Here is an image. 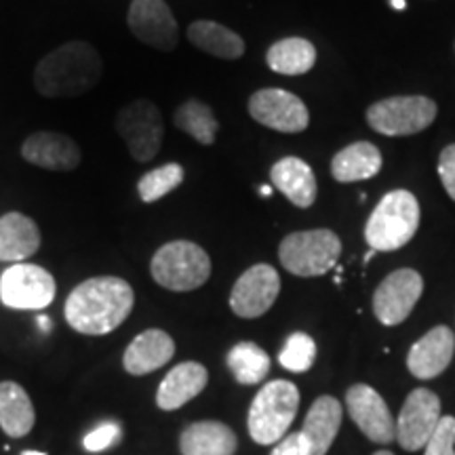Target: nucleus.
Here are the masks:
<instances>
[{"mask_svg":"<svg viewBox=\"0 0 455 455\" xmlns=\"http://www.w3.org/2000/svg\"><path fill=\"white\" fill-rule=\"evenodd\" d=\"M236 447V435L221 422H195L180 436L184 455H235Z\"/></svg>","mask_w":455,"mask_h":455,"instance_id":"nucleus-23","label":"nucleus"},{"mask_svg":"<svg viewBox=\"0 0 455 455\" xmlns=\"http://www.w3.org/2000/svg\"><path fill=\"white\" fill-rule=\"evenodd\" d=\"M373 455H395V453H390V451H375Z\"/></svg>","mask_w":455,"mask_h":455,"instance_id":"nucleus-40","label":"nucleus"},{"mask_svg":"<svg viewBox=\"0 0 455 455\" xmlns=\"http://www.w3.org/2000/svg\"><path fill=\"white\" fill-rule=\"evenodd\" d=\"M150 272L169 291H195L212 276V259L196 243L173 241L155 253Z\"/></svg>","mask_w":455,"mask_h":455,"instance_id":"nucleus-5","label":"nucleus"},{"mask_svg":"<svg viewBox=\"0 0 455 455\" xmlns=\"http://www.w3.org/2000/svg\"><path fill=\"white\" fill-rule=\"evenodd\" d=\"M41 247L36 221L24 213H4L0 218V261H24Z\"/></svg>","mask_w":455,"mask_h":455,"instance_id":"nucleus-22","label":"nucleus"},{"mask_svg":"<svg viewBox=\"0 0 455 455\" xmlns=\"http://www.w3.org/2000/svg\"><path fill=\"white\" fill-rule=\"evenodd\" d=\"M270 455H306L299 432H295V435H287L284 439L278 441L275 451H272Z\"/></svg>","mask_w":455,"mask_h":455,"instance_id":"nucleus-35","label":"nucleus"},{"mask_svg":"<svg viewBox=\"0 0 455 455\" xmlns=\"http://www.w3.org/2000/svg\"><path fill=\"white\" fill-rule=\"evenodd\" d=\"M341 241L333 230L318 228L287 235L278 247V259L295 276H321L338 264Z\"/></svg>","mask_w":455,"mask_h":455,"instance_id":"nucleus-6","label":"nucleus"},{"mask_svg":"<svg viewBox=\"0 0 455 455\" xmlns=\"http://www.w3.org/2000/svg\"><path fill=\"white\" fill-rule=\"evenodd\" d=\"M55 278L41 266L13 264L0 276V299L15 310H43L55 299Z\"/></svg>","mask_w":455,"mask_h":455,"instance_id":"nucleus-9","label":"nucleus"},{"mask_svg":"<svg viewBox=\"0 0 455 455\" xmlns=\"http://www.w3.org/2000/svg\"><path fill=\"white\" fill-rule=\"evenodd\" d=\"M455 352V335L449 327L430 329L422 339L411 346L407 355V367L418 379L439 378L451 363Z\"/></svg>","mask_w":455,"mask_h":455,"instance_id":"nucleus-17","label":"nucleus"},{"mask_svg":"<svg viewBox=\"0 0 455 455\" xmlns=\"http://www.w3.org/2000/svg\"><path fill=\"white\" fill-rule=\"evenodd\" d=\"M424 293V281L419 272L401 268L390 272L373 293V312L386 327L401 325L411 315Z\"/></svg>","mask_w":455,"mask_h":455,"instance_id":"nucleus-10","label":"nucleus"},{"mask_svg":"<svg viewBox=\"0 0 455 455\" xmlns=\"http://www.w3.org/2000/svg\"><path fill=\"white\" fill-rule=\"evenodd\" d=\"M133 304V289L124 278L95 276L68 295L64 315L74 331L106 335L127 321Z\"/></svg>","mask_w":455,"mask_h":455,"instance_id":"nucleus-1","label":"nucleus"},{"mask_svg":"<svg viewBox=\"0 0 455 455\" xmlns=\"http://www.w3.org/2000/svg\"><path fill=\"white\" fill-rule=\"evenodd\" d=\"M341 426V403L333 396H318L301 428V443L306 455H327Z\"/></svg>","mask_w":455,"mask_h":455,"instance_id":"nucleus-18","label":"nucleus"},{"mask_svg":"<svg viewBox=\"0 0 455 455\" xmlns=\"http://www.w3.org/2000/svg\"><path fill=\"white\" fill-rule=\"evenodd\" d=\"M270 180L278 192L291 201L295 207L308 209L316 201V178L315 171L301 158H281L270 171Z\"/></svg>","mask_w":455,"mask_h":455,"instance_id":"nucleus-21","label":"nucleus"},{"mask_svg":"<svg viewBox=\"0 0 455 455\" xmlns=\"http://www.w3.org/2000/svg\"><path fill=\"white\" fill-rule=\"evenodd\" d=\"M424 449V455H455V418L451 415L441 418Z\"/></svg>","mask_w":455,"mask_h":455,"instance_id":"nucleus-32","label":"nucleus"},{"mask_svg":"<svg viewBox=\"0 0 455 455\" xmlns=\"http://www.w3.org/2000/svg\"><path fill=\"white\" fill-rule=\"evenodd\" d=\"M441 422V401L428 388H415L396 419V441L405 451H418Z\"/></svg>","mask_w":455,"mask_h":455,"instance_id":"nucleus-12","label":"nucleus"},{"mask_svg":"<svg viewBox=\"0 0 455 455\" xmlns=\"http://www.w3.org/2000/svg\"><path fill=\"white\" fill-rule=\"evenodd\" d=\"M24 455H47V453H43V451H24Z\"/></svg>","mask_w":455,"mask_h":455,"instance_id":"nucleus-39","label":"nucleus"},{"mask_svg":"<svg viewBox=\"0 0 455 455\" xmlns=\"http://www.w3.org/2000/svg\"><path fill=\"white\" fill-rule=\"evenodd\" d=\"M114 127L127 144L129 155L138 163H150L161 150L164 124L161 110L152 101L135 100L121 108Z\"/></svg>","mask_w":455,"mask_h":455,"instance_id":"nucleus-8","label":"nucleus"},{"mask_svg":"<svg viewBox=\"0 0 455 455\" xmlns=\"http://www.w3.org/2000/svg\"><path fill=\"white\" fill-rule=\"evenodd\" d=\"M118 441H121V426L116 422H106L98 426L95 430H91L89 435L84 436L83 445L91 453H100L114 445H118Z\"/></svg>","mask_w":455,"mask_h":455,"instance_id":"nucleus-33","label":"nucleus"},{"mask_svg":"<svg viewBox=\"0 0 455 455\" xmlns=\"http://www.w3.org/2000/svg\"><path fill=\"white\" fill-rule=\"evenodd\" d=\"M316 358V344L308 333H293L284 341L278 363L291 373H306L315 365Z\"/></svg>","mask_w":455,"mask_h":455,"instance_id":"nucleus-31","label":"nucleus"},{"mask_svg":"<svg viewBox=\"0 0 455 455\" xmlns=\"http://www.w3.org/2000/svg\"><path fill=\"white\" fill-rule=\"evenodd\" d=\"M38 327H41V331H44L47 333L49 329H51V318L49 316H38Z\"/></svg>","mask_w":455,"mask_h":455,"instance_id":"nucleus-36","label":"nucleus"},{"mask_svg":"<svg viewBox=\"0 0 455 455\" xmlns=\"http://www.w3.org/2000/svg\"><path fill=\"white\" fill-rule=\"evenodd\" d=\"M21 156L34 167L47 171H74L83 161L76 141L53 131L32 133L21 146Z\"/></svg>","mask_w":455,"mask_h":455,"instance_id":"nucleus-16","label":"nucleus"},{"mask_svg":"<svg viewBox=\"0 0 455 455\" xmlns=\"http://www.w3.org/2000/svg\"><path fill=\"white\" fill-rule=\"evenodd\" d=\"M209 382V373L201 363L186 361L181 365L173 367L158 386L156 392V405L163 411H175V409L184 407L192 398L201 395L204 386Z\"/></svg>","mask_w":455,"mask_h":455,"instance_id":"nucleus-20","label":"nucleus"},{"mask_svg":"<svg viewBox=\"0 0 455 455\" xmlns=\"http://www.w3.org/2000/svg\"><path fill=\"white\" fill-rule=\"evenodd\" d=\"M104 61L93 44L64 43L38 61L34 87L43 98H78L101 81Z\"/></svg>","mask_w":455,"mask_h":455,"instance_id":"nucleus-2","label":"nucleus"},{"mask_svg":"<svg viewBox=\"0 0 455 455\" xmlns=\"http://www.w3.org/2000/svg\"><path fill=\"white\" fill-rule=\"evenodd\" d=\"M175 127L184 131L190 138H195L198 144L212 146L220 124L212 108L198 100H190L181 104L175 112Z\"/></svg>","mask_w":455,"mask_h":455,"instance_id":"nucleus-29","label":"nucleus"},{"mask_svg":"<svg viewBox=\"0 0 455 455\" xmlns=\"http://www.w3.org/2000/svg\"><path fill=\"white\" fill-rule=\"evenodd\" d=\"M270 70L284 76H301V74L310 72L316 64V49L315 44L306 38H283L272 44L266 55Z\"/></svg>","mask_w":455,"mask_h":455,"instance_id":"nucleus-27","label":"nucleus"},{"mask_svg":"<svg viewBox=\"0 0 455 455\" xmlns=\"http://www.w3.org/2000/svg\"><path fill=\"white\" fill-rule=\"evenodd\" d=\"M184 167L178 163H167L163 167H158L150 173H146L140 180L138 192L144 203H156L163 196H167L169 192H173L181 181H184Z\"/></svg>","mask_w":455,"mask_h":455,"instance_id":"nucleus-30","label":"nucleus"},{"mask_svg":"<svg viewBox=\"0 0 455 455\" xmlns=\"http://www.w3.org/2000/svg\"><path fill=\"white\" fill-rule=\"evenodd\" d=\"M299 407L298 386L287 379L268 382L249 409V435L258 445H275L287 435Z\"/></svg>","mask_w":455,"mask_h":455,"instance_id":"nucleus-4","label":"nucleus"},{"mask_svg":"<svg viewBox=\"0 0 455 455\" xmlns=\"http://www.w3.org/2000/svg\"><path fill=\"white\" fill-rule=\"evenodd\" d=\"M175 355V341L163 329H148L124 350L123 365L131 375H146L167 365Z\"/></svg>","mask_w":455,"mask_h":455,"instance_id":"nucleus-19","label":"nucleus"},{"mask_svg":"<svg viewBox=\"0 0 455 455\" xmlns=\"http://www.w3.org/2000/svg\"><path fill=\"white\" fill-rule=\"evenodd\" d=\"M382 171V152L371 141H356L339 150L331 161L333 180L341 184L371 180Z\"/></svg>","mask_w":455,"mask_h":455,"instance_id":"nucleus-24","label":"nucleus"},{"mask_svg":"<svg viewBox=\"0 0 455 455\" xmlns=\"http://www.w3.org/2000/svg\"><path fill=\"white\" fill-rule=\"evenodd\" d=\"M188 38L196 49L204 53L220 57V60H238L244 53V41L230 28L218 24V21L198 20L188 28Z\"/></svg>","mask_w":455,"mask_h":455,"instance_id":"nucleus-26","label":"nucleus"},{"mask_svg":"<svg viewBox=\"0 0 455 455\" xmlns=\"http://www.w3.org/2000/svg\"><path fill=\"white\" fill-rule=\"evenodd\" d=\"M418 228V198L407 190H392L369 215L365 241L373 251H396L411 241Z\"/></svg>","mask_w":455,"mask_h":455,"instance_id":"nucleus-3","label":"nucleus"},{"mask_svg":"<svg viewBox=\"0 0 455 455\" xmlns=\"http://www.w3.org/2000/svg\"><path fill=\"white\" fill-rule=\"evenodd\" d=\"M259 195L261 196H270L272 195V188L270 186H261L259 188Z\"/></svg>","mask_w":455,"mask_h":455,"instance_id":"nucleus-38","label":"nucleus"},{"mask_svg":"<svg viewBox=\"0 0 455 455\" xmlns=\"http://www.w3.org/2000/svg\"><path fill=\"white\" fill-rule=\"evenodd\" d=\"M392 9L395 11H405L407 9V0H390Z\"/></svg>","mask_w":455,"mask_h":455,"instance_id":"nucleus-37","label":"nucleus"},{"mask_svg":"<svg viewBox=\"0 0 455 455\" xmlns=\"http://www.w3.org/2000/svg\"><path fill=\"white\" fill-rule=\"evenodd\" d=\"M36 413L28 392L15 382H0V428L21 439L34 428Z\"/></svg>","mask_w":455,"mask_h":455,"instance_id":"nucleus-25","label":"nucleus"},{"mask_svg":"<svg viewBox=\"0 0 455 455\" xmlns=\"http://www.w3.org/2000/svg\"><path fill=\"white\" fill-rule=\"evenodd\" d=\"M135 38L156 51H173L180 41V28L164 0H133L127 15Z\"/></svg>","mask_w":455,"mask_h":455,"instance_id":"nucleus-15","label":"nucleus"},{"mask_svg":"<svg viewBox=\"0 0 455 455\" xmlns=\"http://www.w3.org/2000/svg\"><path fill=\"white\" fill-rule=\"evenodd\" d=\"M346 409L358 430L378 445L396 441V419L392 418L384 398L367 384H355L346 392Z\"/></svg>","mask_w":455,"mask_h":455,"instance_id":"nucleus-14","label":"nucleus"},{"mask_svg":"<svg viewBox=\"0 0 455 455\" xmlns=\"http://www.w3.org/2000/svg\"><path fill=\"white\" fill-rule=\"evenodd\" d=\"M439 178L445 186L447 195L455 201V144L447 146L439 158Z\"/></svg>","mask_w":455,"mask_h":455,"instance_id":"nucleus-34","label":"nucleus"},{"mask_svg":"<svg viewBox=\"0 0 455 455\" xmlns=\"http://www.w3.org/2000/svg\"><path fill=\"white\" fill-rule=\"evenodd\" d=\"M281 293V276L270 264H255L244 270L230 293V308L241 318L266 315Z\"/></svg>","mask_w":455,"mask_h":455,"instance_id":"nucleus-13","label":"nucleus"},{"mask_svg":"<svg viewBox=\"0 0 455 455\" xmlns=\"http://www.w3.org/2000/svg\"><path fill=\"white\" fill-rule=\"evenodd\" d=\"M253 121L281 133H299L308 129L310 114L298 95L283 89H259L249 98Z\"/></svg>","mask_w":455,"mask_h":455,"instance_id":"nucleus-11","label":"nucleus"},{"mask_svg":"<svg viewBox=\"0 0 455 455\" xmlns=\"http://www.w3.org/2000/svg\"><path fill=\"white\" fill-rule=\"evenodd\" d=\"M436 118V104L424 95H401L369 106L367 123L388 138L415 135L428 129Z\"/></svg>","mask_w":455,"mask_h":455,"instance_id":"nucleus-7","label":"nucleus"},{"mask_svg":"<svg viewBox=\"0 0 455 455\" xmlns=\"http://www.w3.org/2000/svg\"><path fill=\"white\" fill-rule=\"evenodd\" d=\"M228 369L238 384L255 386L264 382L266 375L270 373V356L264 348H259L253 341H241L226 356Z\"/></svg>","mask_w":455,"mask_h":455,"instance_id":"nucleus-28","label":"nucleus"}]
</instances>
